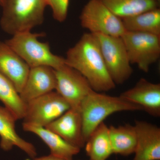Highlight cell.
<instances>
[{
  "label": "cell",
  "instance_id": "obj_1",
  "mask_svg": "<svg viewBox=\"0 0 160 160\" xmlns=\"http://www.w3.org/2000/svg\"><path fill=\"white\" fill-rule=\"evenodd\" d=\"M65 64L78 71L95 91L112 90L116 84L108 73L97 38L88 32L82 35L74 46L69 48L65 58Z\"/></svg>",
  "mask_w": 160,
  "mask_h": 160
},
{
  "label": "cell",
  "instance_id": "obj_2",
  "mask_svg": "<svg viewBox=\"0 0 160 160\" xmlns=\"http://www.w3.org/2000/svg\"><path fill=\"white\" fill-rule=\"evenodd\" d=\"M141 110L142 109L139 106L120 96H112L92 90L80 106L83 135L86 142L92 132L110 115L118 112Z\"/></svg>",
  "mask_w": 160,
  "mask_h": 160
},
{
  "label": "cell",
  "instance_id": "obj_3",
  "mask_svg": "<svg viewBox=\"0 0 160 160\" xmlns=\"http://www.w3.org/2000/svg\"><path fill=\"white\" fill-rule=\"evenodd\" d=\"M47 6V0H3L1 28L12 36L31 31L42 24Z\"/></svg>",
  "mask_w": 160,
  "mask_h": 160
},
{
  "label": "cell",
  "instance_id": "obj_4",
  "mask_svg": "<svg viewBox=\"0 0 160 160\" xmlns=\"http://www.w3.org/2000/svg\"><path fill=\"white\" fill-rule=\"evenodd\" d=\"M43 33L19 32L5 42L30 68L45 66L56 69L65 64V58L53 54L48 42H40Z\"/></svg>",
  "mask_w": 160,
  "mask_h": 160
},
{
  "label": "cell",
  "instance_id": "obj_5",
  "mask_svg": "<svg viewBox=\"0 0 160 160\" xmlns=\"http://www.w3.org/2000/svg\"><path fill=\"white\" fill-rule=\"evenodd\" d=\"M97 38L104 62L115 84H122L133 72L122 37L94 34Z\"/></svg>",
  "mask_w": 160,
  "mask_h": 160
},
{
  "label": "cell",
  "instance_id": "obj_6",
  "mask_svg": "<svg viewBox=\"0 0 160 160\" xmlns=\"http://www.w3.org/2000/svg\"><path fill=\"white\" fill-rule=\"evenodd\" d=\"M82 27L92 34L122 37L126 32L122 19L100 0H89L80 16Z\"/></svg>",
  "mask_w": 160,
  "mask_h": 160
},
{
  "label": "cell",
  "instance_id": "obj_7",
  "mask_svg": "<svg viewBox=\"0 0 160 160\" xmlns=\"http://www.w3.org/2000/svg\"><path fill=\"white\" fill-rule=\"evenodd\" d=\"M131 64H136L145 72L160 57V36L126 31L122 37Z\"/></svg>",
  "mask_w": 160,
  "mask_h": 160
},
{
  "label": "cell",
  "instance_id": "obj_8",
  "mask_svg": "<svg viewBox=\"0 0 160 160\" xmlns=\"http://www.w3.org/2000/svg\"><path fill=\"white\" fill-rule=\"evenodd\" d=\"M70 108L58 92L52 91L26 103L23 123L45 127Z\"/></svg>",
  "mask_w": 160,
  "mask_h": 160
},
{
  "label": "cell",
  "instance_id": "obj_9",
  "mask_svg": "<svg viewBox=\"0 0 160 160\" xmlns=\"http://www.w3.org/2000/svg\"><path fill=\"white\" fill-rule=\"evenodd\" d=\"M54 71L56 91L68 103L70 108L80 110L83 100L93 90L88 80L66 64L55 69Z\"/></svg>",
  "mask_w": 160,
  "mask_h": 160
},
{
  "label": "cell",
  "instance_id": "obj_10",
  "mask_svg": "<svg viewBox=\"0 0 160 160\" xmlns=\"http://www.w3.org/2000/svg\"><path fill=\"white\" fill-rule=\"evenodd\" d=\"M121 97L139 106L154 117L160 116V84L142 78L131 89L122 92Z\"/></svg>",
  "mask_w": 160,
  "mask_h": 160
},
{
  "label": "cell",
  "instance_id": "obj_11",
  "mask_svg": "<svg viewBox=\"0 0 160 160\" xmlns=\"http://www.w3.org/2000/svg\"><path fill=\"white\" fill-rule=\"evenodd\" d=\"M56 79L54 69L41 66L30 69L26 83L20 92L25 103L55 90Z\"/></svg>",
  "mask_w": 160,
  "mask_h": 160
},
{
  "label": "cell",
  "instance_id": "obj_12",
  "mask_svg": "<svg viewBox=\"0 0 160 160\" xmlns=\"http://www.w3.org/2000/svg\"><path fill=\"white\" fill-rule=\"evenodd\" d=\"M45 127L80 149L85 146L80 109L70 108Z\"/></svg>",
  "mask_w": 160,
  "mask_h": 160
},
{
  "label": "cell",
  "instance_id": "obj_13",
  "mask_svg": "<svg viewBox=\"0 0 160 160\" xmlns=\"http://www.w3.org/2000/svg\"><path fill=\"white\" fill-rule=\"evenodd\" d=\"M137 143L132 160H160V129L146 121H136Z\"/></svg>",
  "mask_w": 160,
  "mask_h": 160
},
{
  "label": "cell",
  "instance_id": "obj_14",
  "mask_svg": "<svg viewBox=\"0 0 160 160\" xmlns=\"http://www.w3.org/2000/svg\"><path fill=\"white\" fill-rule=\"evenodd\" d=\"M30 68L6 42L0 41V72L12 83L19 93Z\"/></svg>",
  "mask_w": 160,
  "mask_h": 160
},
{
  "label": "cell",
  "instance_id": "obj_15",
  "mask_svg": "<svg viewBox=\"0 0 160 160\" xmlns=\"http://www.w3.org/2000/svg\"><path fill=\"white\" fill-rule=\"evenodd\" d=\"M17 119L5 106H0V147L4 151L11 150L16 146L30 158L36 157V149L32 143L20 137L16 130Z\"/></svg>",
  "mask_w": 160,
  "mask_h": 160
},
{
  "label": "cell",
  "instance_id": "obj_16",
  "mask_svg": "<svg viewBox=\"0 0 160 160\" xmlns=\"http://www.w3.org/2000/svg\"><path fill=\"white\" fill-rule=\"evenodd\" d=\"M23 130L37 135L49 147L50 154L68 160L79 152L80 149L68 143L58 135L45 127L23 123Z\"/></svg>",
  "mask_w": 160,
  "mask_h": 160
},
{
  "label": "cell",
  "instance_id": "obj_17",
  "mask_svg": "<svg viewBox=\"0 0 160 160\" xmlns=\"http://www.w3.org/2000/svg\"><path fill=\"white\" fill-rule=\"evenodd\" d=\"M90 160H106L113 154L109 127L103 122L89 135L85 144Z\"/></svg>",
  "mask_w": 160,
  "mask_h": 160
},
{
  "label": "cell",
  "instance_id": "obj_18",
  "mask_svg": "<svg viewBox=\"0 0 160 160\" xmlns=\"http://www.w3.org/2000/svg\"><path fill=\"white\" fill-rule=\"evenodd\" d=\"M109 137L113 154L129 156L134 153L137 143V135L134 126L126 124L109 127Z\"/></svg>",
  "mask_w": 160,
  "mask_h": 160
},
{
  "label": "cell",
  "instance_id": "obj_19",
  "mask_svg": "<svg viewBox=\"0 0 160 160\" xmlns=\"http://www.w3.org/2000/svg\"><path fill=\"white\" fill-rule=\"evenodd\" d=\"M122 19L126 31L160 36V9L156 8Z\"/></svg>",
  "mask_w": 160,
  "mask_h": 160
},
{
  "label": "cell",
  "instance_id": "obj_20",
  "mask_svg": "<svg viewBox=\"0 0 160 160\" xmlns=\"http://www.w3.org/2000/svg\"><path fill=\"white\" fill-rule=\"evenodd\" d=\"M121 18L159 8L156 0H100Z\"/></svg>",
  "mask_w": 160,
  "mask_h": 160
},
{
  "label": "cell",
  "instance_id": "obj_21",
  "mask_svg": "<svg viewBox=\"0 0 160 160\" xmlns=\"http://www.w3.org/2000/svg\"><path fill=\"white\" fill-rule=\"evenodd\" d=\"M0 101L17 120L23 119L26 104L20 97L12 83L0 72Z\"/></svg>",
  "mask_w": 160,
  "mask_h": 160
},
{
  "label": "cell",
  "instance_id": "obj_22",
  "mask_svg": "<svg viewBox=\"0 0 160 160\" xmlns=\"http://www.w3.org/2000/svg\"><path fill=\"white\" fill-rule=\"evenodd\" d=\"M51 7L54 19L59 22L66 20L68 14L69 0H47Z\"/></svg>",
  "mask_w": 160,
  "mask_h": 160
},
{
  "label": "cell",
  "instance_id": "obj_23",
  "mask_svg": "<svg viewBox=\"0 0 160 160\" xmlns=\"http://www.w3.org/2000/svg\"><path fill=\"white\" fill-rule=\"evenodd\" d=\"M33 160H68L63 158L58 157L52 154H49L46 156L41 157L39 158H34Z\"/></svg>",
  "mask_w": 160,
  "mask_h": 160
},
{
  "label": "cell",
  "instance_id": "obj_24",
  "mask_svg": "<svg viewBox=\"0 0 160 160\" xmlns=\"http://www.w3.org/2000/svg\"><path fill=\"white\" fill-rule=\"evenodd\" d=\"M3 0H0V6H2V4Z\"/></svg>",
  "mask_w": 160,
  "mask_h": 160
},
{
  "label": "cell",
  "instance_id": "obj_25",
  "mask_svg": "<svg viewBox=\"0 0 160 160\" xmlns=\"http://www.w3.org/2000/svg\"><path fill=\"white\" fill-rule=\"evenodd\" d=\"M159 3V4H160V0H156Z\"/></svg>",
  "mask_w": 160,
  "mask_h": 160
},
{
  "label": "cell",
  "instance_id": "obj_26",
  "mask_svg": "<svg viewBox=\"0 0 160 160\" xmlns=\"http://www.w3.org/2000/svg\"></svg>",
  "mask_w": 160,
  "mask_h": 160
}]
</instances>
